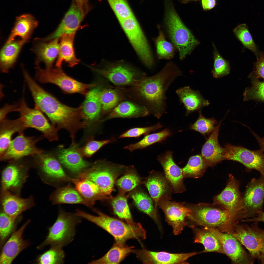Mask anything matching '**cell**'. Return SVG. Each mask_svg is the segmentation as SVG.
<instances>
[{
	"mask_svg": "<svg viewBox=\"0 0 264 264\" xmlns=\"http://www.w3.org/2000/svg\"><path fill=\"white\" fill-rule=\"evenodd\" d=\"M179 1L182 3H186L191 1H198L199 0H178Z\"/></svg>",
	"mask_w": 264,
	"mask_h": 264,
	"instance_id": "62",
	"label": "cell"
},
{
	"mask_svg": "<svg viewBox=\"0 0 264 264\" xmlns=\"http://www.w3.org/2000/svg\"><path fill=\"white\" fill-rule=\"evenodd\" d=\"M251 80V86L246 88L243 93L244 101L250 100L264 102V81L249 76Z\"/></svg>",
	"mask_w": 264,
	"mask_h": 264,
	"instance_id": "47",
	"label": "cell"
},
{
	"mask_svg": "<svg viewBox=\"0 0 264 264\" xmlns=\"http://www.w3.org/2000/svg\"><path fill=\"white\" fill-rule=\"evenodd\" d=\"M26 42L22 39L14 40L6 43L0 54V69L2 73H6L13 66L23 45Z\"/></svg>",
	"mask_w": 264,
	"mask_h": 264,
	"instance_id": "38",
	"label": "cell"
},
{
	"mask_svg": "<svg viewBox=\"0 0 264 264\" xmlns=\"http://www.w3.org/2000/svg\"><path fill=\"white\" fill-rule=\"evenodd\" d=\"M158 35L154 39L157 55L159 59L170 60L174 55L175 47L166 40L160 26L157 25Z\"/></svg>",
	"mask_w": 264,
	"mask_h": 264,
	"instance_id": "44",
	"label": "cell"
},
{
	"mask_svg": "<svg viewBox=\"0 0 264 264\" xmlns=\"http://www.w3.org/2000/svg\"><path fill=\"white\" fill-rule=\"evenodd\" d=\"M222 121L215 127L202 146L201 155L209 166H213L224 160V148L220 145L218 136Z\"/></svg>",
	"mask_w": 264,
	"mask_h": 264,
	"instance_id": "28",
	"label": "cell"
},
{
	"mask_svg": "<svg viewBox=\"0 0 264 264\" xmlns=\"http://www.w3.org/2000/svg\"><path fill=\"white\" fill-rule=\"evenodd\" d=\"M28 220L17 231L12 234L4 245L0 256V264L11 263L17 256L29 245L27 241L24 240L22 235L25 228L30 223Z\"/></svg>",
	"mask_w": 264,
	"mask_h": 264,
	"instance_id": "24",
	"label": "cell"
},
{
	"mask_svg": "<svg viewBox=\"0 0 264 264\" xmlns=\"http://www.w3.org/2000/svg\"><path fill=\"white\" fill-rule=\"evenodd\" d=\"M133 168V166L128 167L125 174L117 180L120 194L131 191L141 184V178Z\"/></svg>",
	"mask_w": 264,
	"mask_h": 264,
	"instance_id": "45",
	"label": "cell"
},
{
	"mask_svg": "<svg viewBox=\"0 0 264 264\" xmlns=\"http://www.w3.org/2000/svg\"><path fill=\"white\" fill-rule=\"evenodd\" d=\"M99 97L101 104V113L105 114L114 108L120 99L119 95L115 90L105 88L100 91Z\"/></svg>",
	"mask_w": 264,
	"mask_h": 264,
	"instance_id": "48",
	"label": "cell"
},
{
	"mask_svg": "<svg viewBox=\"0 0 264 264\" xmlns=\"http://www.w3.org/2000/svg\"><path fill=\"white\" fill-rule=\"evenodd\" d=\"M0 201L3 212L14 220L34 205L33 197L24 198L7 191H1Z\"/></svg>",
	"mask_w": 264,
	"mask_h": 264,
	"instance_id": "26",
	"label": "cell"
},
{
	"mask_svg": "<svg viewBox=\"0 0 264 264\" xmlns=\"http://www.w3.org/2000/svg\"><path fill=\"white\" fill-rule=\"evenodd\" d=\"M59 38L53 39L49 43L40 42L37 44L34 48L39 61L44 62L46 68H52L53 64L58 55Z\"/></svg>",
	"mask_w": 264,
	"mask_h": 264,
	"instance_id": "37",
	"label": "cell"
},
{
	"mask_svg": "<svg viewBox=\"0 0 264 264\" xmlns=\"http://www.w3.org/2000/svg\"><path fill=\"white\" fill-rule=\"evenodd\" d=\"M212 232L219 241L224 253L233 264H252L254 261L242 247L239 241L230 233L214 228H204Z\"/></svg>",
	"mask_w": 264,
	"mask_h": 264,
	"instance_id": "17",
	"label": "cell"
},
{
	"mask_svg": "<svg viewBox=\"0 0 264 264\" xmlns=\"http://www.w3.org/2000/svg\"><path fill=\"white\" fill-rule=\"evenodd\" d=\"M38 22L33 15L30 14L24 13L16 16L14 26L6 43L14 40L17 36L26 42L38 26Z\"/></svg>",
	"mask_w": 264,
	"mask_h": 264,
	"instance_id": "29",
	"label": "cell"
},
{
	"mask_svg": "<svg viewBox=\"0 0 264 264\" xmlns=\"http://www.w3.org/2000/svg\"><path fill=\"white\" fill-rule=\"evenodd\" d=\"M256 62L254 63L253 71L249 76L259 79H264V53L261 51L257 56Z\"/></svg>",
	"mask_w": 264,
	"mask_h": 264,
	"instance_id": "57",
	"label": "cell"
},
{
	"mask_svg": "<svg viewBox=\"0 0 264 264\" xmlns=\"http://www.w3.org/2000/svg\"><path fill=\"white\" fill-rule=\"evenodd\" d=\"M35 79L42 84L50 83L58 86L64 91L86 95L95 84H86L79 82L66 75L61 67L43 69L35 67Z\"/></svg>",
	"mask_w": 264,
	"mask_h": 264,
	"instance_id": "9",
	"label": "cell"
},
{
	"mask_svg": "<svg viewBox=\"0 0 264 264\" xmlns=\"http://www.w3.org/2000/svg\"><path fill=\"white\" fill-rule=\"evenodd\" d=\"M242 221L244 222H262L264 223V212L263 211L258 212L255 216L251 218L244 220Z\"/></svg>",
	"mask_w": 264,
	"mask_h": 264,
	"instance_id": "60",
	"label": "cell"
},
{
	"mask_svg": "<svg viewBox=\"0 0 264 264\" xmlns=\"http://www.w3.org/2000/svg\"><path fill=\"white\" fill-rule=\"evenodd\" d=\"M164 22L168 36L183 60L199 43L184 24L174 8L171 0H165Z\"/></svg>",
	"mask_w": 264,
	"mask_h": 264,
	"instance_id": "4",
	"label": "cell"
},
{
	"mask_svg": "<svg viewBox=\"0 0 264 264\" xmlns=\"http://www.w3.org/2000/svg\"><path fill=\"white\" fill-rule=\"evenodd\" d=\"M75 189L84 200L91 205L96 201L105 198L106 196L101 192L98 187L88 179L79 178L71 179Z\"/></svg>",
	"mask_w": 264,
	"mask_h": 264,
	"instance_id": "35",
	"label": "cell"
},
{
	"mask_svg": "<svg viewBox=\"0 0 264 264\" xmlns=\"http://www.w3.org/2000/svg\"><path fill=\"white\" fill-rule=\"evenodd\" d=\"M114 213L120 218L125 220L126 223L133 227H142L140 224L133 220L127 203V198L123 194H120L114 198L111 202Z\"/></svg>",
	"mask_w": 264,
	"mask_h": 264,
	"instance_id": "42",
	"label": "cell"
},
{
	"mask_svg": "<svg viewBox=\"0 0 264 264\" xmlns=\"http://www.w3.org/2000/svg\"><path fill=\"white\" fill-rule=\"evenodd\" d=\"M203 10L205 11L210 10L214 8L216 4V0H201Z\"/></svg>",
	"mask_w": 264,
	"mask_h": 264,
	"instance_id": "61",
	"label": "cell"
},
{
	"mask_svg": "<svg viewBox=\"0 0 264 264\" xmlns=\"http://www.w3.org/2000/svg\"><path fill=\"white\" fill-rule=\"evenodd\" d=\"M27 171L23 166L17 164L6 167L1 174V191H19L27 177Z\"/></svg>",
	"mask_w": 264,
	"mask_h": 264,
	"instance_id": "25",
	"label": "cell"
},
{
	"mask_svg": "<svg viewBox=\"0 0 264 264\" xmlns=\"http://www.w3.org/2000/svg\"><path fill=\"white\" fill-rule=\"evenodd\" d=\"M194 234V242L201 244L204 249L200 253L215 252L224 254L222 247L217 237L208 230L190 227Z\"/></svg>",
	"mask_w": 264,
	"mask_h": 264,
	"instance_id": "36",
	"label": "cell"
},
{
	"mask_svg": "<svg viewBox=\"0 0 264 264\" xmlns=\"http://www.w3.org/2000/svg\"><path fill=\"white\" fill-rule=\"evenodd\" d=\"M226 187L214 199V204L222 207L236 215L242 220V197L239 182L231 176Z\"/></svg>",
	"mask_w": 264,
	"mask_h": 264,
	"instance_id": "18",
	"label": "cell"
},
{
	"mask_svg": "<svg viewBox=\"0 0 264 264\" xmlns=\"http://www.w3.org/2000/svg\"><path fill=\"white\" fill-rule=\"evenodd\" d=\"M144 183L156 209L160 200L170 199L172 192L171 187L165 176L161 173L152 171Z\"/></svg>",
	"mask_w": 264,
	"mask_h": 264,
	"instance_id": "23",
	"label": "cell"
},
{
	"mask_svg": "<svg viewBox=\"0 0 264 264\" xmlns=\"http://www.w3.org/2000/svg\"><path fill=\"white\" fill-rule=\"evenodd\" d=\"M214 47V63L212 73L214 78H219L229 74L230 67L228 61L223 58Z\"/></svg>",
	"mask_w": 264,
	"mask_h": 264,
	"instance_id": "54",
	"label": "cell"
},
{
	"mask_svg": "<svg viewBox=\"0 0 264 264\" xmlns=\"http://www.w3.org/2000/svg\"><path fill=\"white\" fill-rule=\"evenodd\" d=\"M15 220L2 211L0 215V238L3 243L10 234L13 229Z\"/></svg>",
	"mask_w": 264,
	"mask_h": 264,
	"instance_id": "55",
	"label": "cell"
},
{
	"mask_svg": "<svg viewBox=\"0 0 264 264\" xmlns=\"http://www.w3.org/2000/svg\"><path fill=\"white\" fill-rule=\"evenodd\" d=\"M18 104H5L0 109V121L6 119V116L9 113L13 111L18 112Z\"/></svg>",
	"mask_w": 264,
	"mask_h": 264,
	"instance_id": "58",
	"label": "cell"
},
{
	"mask_svg": "<svg viewBox=\"0 0 264 264\" xmlns=\"http://www.w3.org/2000/svg\"><path fill=\"white\" fill-rule=\"evenodd\" d=\"M233 32L237 38L245 47L258 56L256 46L246 24L243 23L238 25L234 29Z\"/></svg>",
	"mask_w": 264,
	"mask_h": 264,
	"instance_id": "50",
	"label": "cell"
},
{
	"mask_svg": "<svg viewBox=\"0 0 264 264\" xmlns=\"http://www.w3.org/2000/svg\"><path fill=\"white\" fill-rule=\"evenodd\" d=\"M149 113V110L144 105L124 101L117 106L102 121L115 118L143 117L148 115Z\"/></svg>",
	"mask_w": 264,
	"mask_h": 264,
	"instance_id": "33",
	"label": "cell"
},
{
	"mask_svg": "<svg viewBox=\"0 0 264 264\" xmlns=\"http://www.w3.org/2000/svg\"><path fill=\"white\" fill-rule=\"evenodd\" d=\"M181 71L174 62L167 63L154 75L144 76L134 84L135 89L149 112L159 119L166 113V91Z\"/></svg>",
	"mask_w": 264,
	"mask_h": 264,
	"instance_id": "1",
	"label": "cell"
},
{
	"mask_svg": "<svg viewBox=\"0 0 264 264\" xmlns=\"http://www.w3.org/2000/svg\"><path fill=\"white\" fill-rule=\"evenodd\" d=\"M187 205L190 210L187 219V225L192 223L203 228L231 233L234 226L240 221L237 215L214 204Z\"/></svg>",
	"mask_w": 264,
	"mask_h": 264,
	"instance_id": "3",
	"label": "cell"
},
{
	"mask_svg": "<svg viewBox=\"0 0 264 264\" xmlns=\"http://www.w3.org/2000/svg\"><path fill=\"white\" fill-rule=\"evenodd\" d=\"M51 199L55 204H79L92 207L91 205L84 200L75 188L69 185L56 190L51 196Z\"/></svg>",
	"mask_w": 264,
	"mask_h": 264,
	"instance_id": "40",
	"label": "cell"
},
{
	"mask_svg": "<svg viewBox=\"0 0 264 264\" xmlns=\"http://www.w3.org/2000/svg\"><path fill=\"white\" fill-rule=\"evenodd\" d=\"M180 102L186 110L187 115L194 111L199 110L209 104V101L204 99L198 90L192 89L189 86L180 88L176 91Z\"/></svg>",
	"mask_w": 264,
	"mask_h": 264,
	"instance_id": "30",
	"label": "cell"
},
{
	"mask_svg": "<svg viewBox=\"0 0 264 264\" xmlns=\"http://www.w3.org/2000/svg\"><path fill=\"white\" fill-rule=\"evenodd\" d=\"M57 156L60 163L75 174L79 175L91 165L84 159L75 144L68 148H60L58 152Z\"/></svg>",
	"mask_w": 264,
	"mask_h": 264,
	"instance_id": "27",
	"label": "cell"
},
{
	"mask_svg": "<svg viewBox=\"0 0 264 264\" xmlns=\"http://www.w3.org/2000/svg\"><path fill=\"white\" fill-rule=\"evenodd\" d=\"M35 156L36 162L40 173L45 179L52 181L71 180L65 172L59 161L54 157L43 153Z\"/></svg>",
	"mask_w": 264,
	"mask_h": 264,
	"instance_id": "22",
	"label": "cell"
},
{
	"mask_svg": "<svg viewBox=\"0 0 264 264\" xmlns=\"http://www.w3.org/2000/svg\"><path fill=\"white\" fill-rule=\"evenodd\" d=\"M114 139L95 140L92 136L88 137L85 145L77 149L83 157H90L103 146L113 142Z\"/></svg>",
	"mask_w": 264,
	"mask_h": 264,
	"instance_id": "51",
	"label": "cell"
},
{
	"mask_svg": "<svg viewBox=\"0 0 264 264\" xmlns=\"http://www.w3.org/2000/svg\"><path fill=\"white\" fill-rule=\"evenodd\" d=\"M20 117L26 128H32L40 132L49 141H57L58 130L50 123L36 106L33 109L28 107L24 97L18 103Z\"/></svg>",
	"mask_w": 264,
	"mask_h": 264,
	"instance_id": "11",
	"label": "cell"
},
{
	"mask_svg": "<svg viewBox=\"0 0 264 264\" xmlns=\"http://www.w3.org/2000/svg\"><path fill=\"white\" fill-rule=\"evenodd\" d=\"M162 127V125L158 123L155 125L148 127L133 128L121 134L118 138L138 137L142 135L147 134L150 132L154 131Z\"/></svg>",
	"mask_w": 264,
	"mask_h": 264,
	"instance_id": "56",
	"label": "cell"
},
{
	"mask_svg": "<svg viewBox=\"0 0 264 264\" xmlns=\"http://www.w3.org/2000/svg\"><path fill=\"white\" fill-rule=\"evenodd\" d=\"M118 22L141 61L147 67H152L154 63L152 51L135 15Z\"/></svg>",
	"mask_w": 264,
	"mask_h": 264,
	"instance_id": "10",
	"label": "cell"
},
{
	"mask_svg": "<svg viewBox=\"0 0 264 264\" xmlns=\"http://www.w3.org/2000/svg\"><path fill=\"white\" fill-rule=\"evenodd\" d=\"M26 129L20 117L15 120L5 119L0 121V156L8 147L13 135L17 132L23 133Z\"/></svg>",
	"mask_w": 264,
	"mask_h": 264,
	"instance_id": "32",
	"label": "cell"
},
{
	"mask_svg": "<svg viewBox=\"0 0 264 264\" xmlns=\"http://www.w3.org/2000/svg\"><path fill=\"white\" fill-rule=\"evenodd\" d=\"M131 198L137 208L150 217L161 229L157 209L153 201L147 194L141 190H135L131 195Z\"/></svg>",
	"mask_w": 264,
	"mask_h": 264,
	"instance_id": "39",
	"label": "cell"
},
{
	"mask_svg": "<svg viewBox=\"0 0 264 264\" xmlns=\"http://www.w3.org/2000/svg\"><path fill=\"white\" fill-rule=\"evenodd\" d=\"M118 21L134 15L127 0H107Z\"/></svg>",
	"mask_w": 264,
	"mask_h": 264,
	"instance_id": "53",
	"label": "cell"
},
{
	"mask_svg": "<svg viewBox=\"0 0 264 264\" xmlns=\"http://www.w3.org/2000/svg\"><path fill=\"white\" fill-rule=\"evenodd\" d=\"M127 167L105 160H98L78 175V177L92 181L106 196L110 195L113 190L116 179Z\"/></svg>",
	"mask_w": 264,
	"mask_h": 264,
	"instance_id": "6",
	"label": "cell"
},
{
	"mask_svg": "<svg viewBox=\"0 0 264 264\" xmlns=\"http://www.w3.org/2000/svg\"><path fill=\"white\" fill-rule=\"evenodd\" d=\"M136 256L145 264H187L189 258L200 253H173L165 252H154L145 248L135 251Z\"/></svg>",
	"mask_w": 264,
	"mask_h": 264,
	"instance_id": "19",
	"label": "cell"
},
{
	"mask_svg": "<svg viewBox=\"0 0 264 264\" xmlns=\"http://www.w3.org/2000/svg\"><path fill=\"white\" fill-rule=\"evenodd\" d=\"M133 246L115 243L110 250L100 258L93 260L90 264H119L128 254L135 252Z\"/></svg>",
	"mask_w": 264,
	"mask_h": 264,
	"instance_id": "41",
	"label": "cell"
},
{
	"mask_svg": "<svg viewBox=\"0 0 264 264\" xmlns=\"http://www.w3.org/2000/svg\"><path fill=\"white\" fill-rule=\"evenodd\" d=\"M23 133H19L11 141L5 151L0 156L1 161L13 162L25 156H35L43 152L36 146L41 138L26 136Z\"/></svg>",
	"mask_w": 264,
	"mask_h": 264,
	"instance_id": "15",
	"label": "cell"
},
{
	"mask_svg": "<svg viewBox=\"0 0 264 264\" xmlns=\"http://www.w3.org/2000/svg\"><path fill=\"white\" fill-rule=\"evenodd\" d=\"M124 63L119 61L110 63L102 68L92 67L91 68L93 71L118 85L134 84L143 77L139 76H145L144 73L141 74Z\"/></svg>",
	"mask_w": 264,
	"mask_h": 264,
	"instance_id": "14",
	"label": "cell"
},
{
	"mask_svg": "<svg viewBox=\"0 0 264 264\" xmlns=\"http://www.w3.org/2000/svg\"><path fill=\"white\" fill-rule=\"evenodd\" d=\"M85 17L91 9L89 0H73Z\"/></svg>",
	"mask_w": 264,
	"mask_h": 264,
	"instance_id": "59",
	"label": "cell"
},
{
	"mask_svg": "<svg viewBox=\"0 0 264 264\" xmlns=\"http://www.w3.org/2000/svg\"><path fill=\"white\" fill-rule=\"evenodd\" d=\"M169 199L160 200L158 206L163 211L166 220L172 228L175 235L180 234L187 225V218L190 210L185 203L172 201Z\"/></svg>",
	"mask_w": 264,
	"mask_h": 264,
	"instance_id": "16",
	"label": "cell"
},
{
	"mask_svg": "<svg viewBox=\"0 0 264 264\" xmlns=\"http://www.w3.org/2000/svg\"><path fill=\"white\" fill-rule=\"evenodd\" d=\"M75 33L64 34L61 37L58 58L56 63V67H61L63 62L70 67L78 64L80 60L76 56L73 42Z\"/></svg>",
	"mask_w": 264,
	"mask_h": 264,
	"instance_id": "34",
	"label": "cell"
},
{
	"mask_svg": "<svg viewBox=\"0 0 264 264\" xmlns=\"http://www.w3.org/2000/svg\"><path fill=\"white\" fill-rule=\"evenodd\" d=\"M258 223L237 224L231 233L245 247L253 260L264 264V229L259 227Z\"/></svg>",
	"mask_w": 264,
	"mask_h": 264,
	"instance_id": "8",
	"label": "cell"
},
{
	"mask_svg": "<svg viewBox=\"0 0 264 264\" xmlns=\"http://www.w3.org/2000/svg\"><path fill=\"white\" fill-rule=\"evenodd\" d=\"M98 214L95 216L79 209L76 210V214L100 227L111 235L116 242L125 244L128 240L135 238L144 239L146 237V232L143 227L136 228L130 226L117 219L109 217L98 210L93 209Z\"/></svg>",
	"mask_w": 264,
	"mask_h": 264,
	"instance_id": "5",
	"label": "cell"
},
{
	"mask_svg": "<svg viewBox=\"0 0 264 264\" xmlns=\"http://www.w3.org/2000/svg\"><path fill=\"white\" fill-rule=\"evenodd\" d=\"M62 248L55 245L39 256L37 262L39 264H62L64 262L65 254Z\"/></svg>",
	"mask_w": 264,
	"mask_h": 264,
	"instance_id": "49",
	"label": "cell"
},
{
	"mask_svg": "<svg viewBox=\"0 0 264 264\" xmlns=\"http://www.w3.org/2000/svg\"><path fill=\"white\" fill-rule=\"evenodd\" d=\"M264 201V178L261 176L258 178L252 179L242 197V220L252 218L263 211Z\"/></svg>",
	"mask_w": 264,
	"mask_h": 264,
	"instance_id": "13",
	"label": "cell"
},
{
	"mask_svg": "<svg viewBox=\"0 0 264 264\" xmlns=\"http://www.w3.org/2000/svg\"><path fill=\"white\" fill-rule=\"evenodd\" d=\"M26 84L35 105L46 114L51 124L58 130L64 129L70 131L77 126L81 117L80 107L73 108L62 103L33 78L29 79Z\"/></svg>",
	"mask_w": 264,
	"mask_h": 264,
	"instance_id": "2",
	"label": "cell"
},
{
	"mask_svg": "<svg viewBox=\"0 0 264 264\" xmlns=\"http://www.w3.org/2000/svg\"><path fill=\"white\" fill-rule=\"evenodd\" d=\"M224 148V160L240 163L248 171L255 169L259 172L264 178V152L261 149L251 150L230 143L225 144Z\"/></svg>",
	"mask_w": 264,
	"mask_h": 264,
	"instance_id": "12",
	"label": "cell"
},
{
	"mask_svg": "<svg viewBox=\"0 0 264 264\" xmlns=\"http://www.w3.org/2000/svg\"><path fill=\"white\" fill-rule=\"evenodd\" d=\"M85 16L73 0L62 20L53 33L44 39V41L59 38L66 34L75 33Z\"/></svg>",
	"mask_w": 264,
	"mask_h": 264,
	"instance_id": "20",
	"label": "cell"
},
{
	"mask_svg": "<svg viewBox=\"0 0 264 264\" xmlns=\"http://www.w3.org/2000/svg\"><path fill=\"white\" fill-rule=\"evenodd\" d=\"M171 134L170 131L165 129L158 132L147 134L139 142L127 145L123 148L131 152L136 149H143L155 143L162 141Z\"/></svg>",
	"mask_w": 264,
	"mask_h": 264,
	"instance_id": "46",
	"label": "cell"
},
{
	"mask_svg": "<svg viewBox=\"0 0 264 264\" xmlns=\"http://www.w3.org/2000/svg\"><path fill=\"white\" fill-rule=\"evenodd\" d=\"M199 116L197 121L190 126V129L198 132L204 136L211 133L217 123L214 118H207L202 114L201 110H198Z\"/></svg>",
	"mask_w": 264,
	"mask_h": 264,
	"instance_id": "52",
	"label": "cell"
},
{
	"mask_svg": "<svg viewBox=\"0 0 264 264\" xmlns=\"http://www.w3.org/2000/svg\"><path fill=\"white\" fill-rule=\"evenodd\" d=\"M208 166L201 154L193 156L189 158L186 165L182 169L184 178H198L203 174Z\"/></svg>",
	"mask_w": 264,
	"mask_h": 264,
	"instance_id": "43",
	"label": "cell"
},
{
	"mask_svg": "<svg viewBox=\"0 0 264 264\" xmlns=\"http://www.w3.org/2000/svg\"><path fill=\"white\" fill-rule=\"evenodd\" d=\"M158 159L164 169L165 176L171 187L172 192L180 193L186 190L183 182L184 177L182 169L175 163L172 153L168 151L159 155Z\"/></svg>",
	"mask_w": 264,
	"mask_h": 264,
	"instance_id": "21",
	"label": "cell"
},
{
	"mask_svg": "<svg viewBox=\"0 0 264 264\" xmlns=\"http://www.w3.org/2000/svg\"><path fill=\"white\" fill-rule=\"evenodd\" d=\"M97 88L90 90L86 94L82 105V111L86 120L90 124L101 121L100 117L101 106L99 94Z\"/></svg>",
	"mask_w": 264,
	"mask_h": 264,
	"instance_id": "31",
	"label": "cell"
},
{
	"mask_svg": "<svg viewBox=\"0 0 264 264\" xmlns=\"http://www.w3.org/2000/svg\"><path fill=\"white\" fill-rule=\"evenodd\" d=\"M81 218L76 213L61 210L56 220L50 227L45 240L38 247L41 249L48 245L62 248L71 242L75 234L76 228L81 221Z\"/></svg>",
	"mask_w": 264,
	"mask_h": 264,
	"instance_id": "7",
	"label": "cell"
}]
</instances>
